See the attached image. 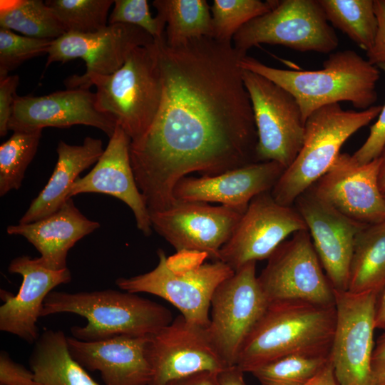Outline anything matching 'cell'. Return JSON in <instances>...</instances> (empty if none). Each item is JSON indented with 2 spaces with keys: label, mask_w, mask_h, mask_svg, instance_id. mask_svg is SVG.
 <instances>
[{
  "label": "cell",
  "mask_w": 385,
  "mask_h": 385,
  "mask_svg": "<svg viewBox=\"0 0 385 385\" xmlns=\"http://www.w3.org/2000/svg\"><path fill=\"white\" fill-rule=\"evenodd\" d=\"M376 297L374 292L335 290L336 325L329 356L339 385H373Z\"/></svg>",
  "instance_id": "obj_12"
},
{
  "label": "cell",
  "mask_w": 385,
  "mask_h": 385,
  "mask_svg": "<svg viewBox=\"0 0 385 385\" xmlns=\"http://www.w3.org/2000/svg\"><path fill=\"white\" fill-rule=\"evenodd\" d=\"M19 83L18 75L0 77V136H5L11 115L12 106Z\"/></svg>",
  "instance_id": "obj_39"
},
{
  "label": "cell",
  "mask_w": 385,
  "mask_h": 385,
  "mask_svg": "<svg viewBox=\"0 0 385 385\" xmlns=\"http://www.w3.org/2000/svg\"><path fill=\"white\" fill-rule=\"evenodd\" d=\"M147 356L152 369L149 385L203 371L227 367L207 328L188 322L181 314L149 336Z\"/></svg>",
  "instance_id": "obj_15"
},
{
  "label": "cell",
  "mask_w": 385,
  "mask_h": 385,
  "mask_svg": "<svg viewBox=\"0 0 385 385\" xmlns=\"http://www.w3.org/2000/svg\"><path fill=\"white\" fill-rule=\"evenodd\" d=\"M163 93L151 125L130 142L137 185L149 212L177 200L187 175H216L257 163V133L232 43L202 37L172 46L155 39Z\"/></svg>",
  "instance_id": "obj_1"
},
{
  "label": "cell",
  "mask_w": 385,
  "mask_h": 385,
  "mask_svg": "<svg viewBox=\"0 0 385 385\" xmlns=\"http://www.w3.org/2000/svg\"><path fill=\"white\" fill-rule=\"evenodd\" d=\"M380 158L359 165L340 153L329 170L311 188L314 194L346 217L363 225L385 220V199L378 174Z\"/></svg>",
  "instance_id": "obj_16"
},
{
  "label": "cell",
  "mask_w": 385,
  "mask_h": 385,
  "mask_svg": "<svg viewBox=\"0 0 385 385\" xmlns=\"http://www.w3.org/2000/svg\"><path fill=\"white\" fill-rule=\"evenodd\" d=\"M232 42L236 50L245 53L261 43L321 53H330L339 45L319 0L279 1L270 11L245 24Z\"/></svg>",
  "instance_id": "obj_8"
},
{
  "label": "cell",
  "mask_w": 385,
  "mask_h": 385,
  "mask_svg": "<svg viewBox=\"0 0 385 385\" xmlns=\"http://www.w3.org/2000/svg\"><path fill=\"white\" fill-rule=\"evenodd\" d=\"M154 41L142 29L124 24H108L88 34L65 33L52 41L46 68L53 62L65 63L80 58L86 65L83 75H110L123 66L136 48Z\"/></svg>",
  "instance_id": "obj_19"
},
{
  "label": "cell",
  "mask_w": 385,
  "mask_h": 385,
  "mask_svg": "<svg viewBox=\"0 0 385 385\" xmlns=\"http://www.w3.org/2000/svg\"><path fill=\"white\" fill-rule=\"evenodd\" d=\"M53 40L31 38L0 27V77L25 61L47 53Z\"/></svg>",
  "instance_id": "obj_35"
},
{
  "label": "cell",
  "mask_w": 385,
  "mask_h": 385,
  "mask_svg": "<svg viewBox=\"0 0 385 385\" xmlns=\"http://www.w3.org/2000/svg\"><path fill=\"white\" fill-rule=\"evenodd\" d=\"M0 384L40 385L31 370L14 361L4 351L0 354Z\"/></svg>",
  "instance_id": "obj_38"
},
{
  "label": "cell",
  "mask_w": 385,
  "mask_h": 385,
  "mask_svg": "<svg viewBox=\"0 0 385 385\" xmlns=\"http://www.w3.org/2000/svg\"><path fill=\"white\" fill-rule=\"evenodd\" d=\"M8 270L19 274L23 281L15 295L1 289L4 304L0 307V330L16 335L28 343L38 338V318L47 295L52 289L71 280L67 268L51 270L38 263L36 258L19 256L11 261Z\"/></svg>",
  "instance_id": "obj_20"
},
{
  "label": "cell",
  "mask_w": 385,
  "mask_h": 385,
  "mask_svg": "<svg viewBox=\"0 0 385 385\" xmlns=\"http://www.w3.org/2000/svg\"><path fill=\"white\" fill-rule=\"evenodd\" d=\"M384 199H385V195H384Z\"/></svg>",
  "instance_id": "obj_47"
},
{
  "label": "cell",
  "mask_w": 385,
  "mask_h": 385,
  "mask_svg": "<svg viewBox=\"0 0 385 385\" xmlns=\"http://www.w3.org/2000/svg\"><path fill=\"white\" fill-rule=\"evenodd\" d=\"M108 24H124L138 26L155 40L165 36L166 22L159 14L152 16L147 0H115Z\"/></svg>",
  "instance_id": "obj_36"
},
{
  "label": "cell",
  "mask_w": 385,
  "mask_h": 385,
  "mask_svg": "<svg viewBox=\"0 0 385 385\" xmlns=\"http://www.w3.org/2000/svg\"><path fill=\"white\" fill-rule=\"evenodd\" d=\"M382 106L344 110L339 103L314 111L305 121L302 148L270 193L280 205L291 206L332 167L344 142L379 115Z\"/></svg>",
  "instance_id": "obj_6"
},
{
  "label": "cell",
  "mask_w": 385,
  "mask_h": 385,
  "mask_svg": "<svg viewBox=\"0 0 385 385\" xmlns=\"http://www.w3.org/2000/svg\"><path fill=\"white\" fill-rule=\"evenodd\" d=\"M242 79L257 128V161H275L287 169L304 142L305 122L299 105L289 92L263 76L242 68Z\"/></svg>",
  "instance_id": "obj_10"
},
{
  "label": "cell",
  "mask_w": 385,
  "mask_h": 385,
  "mask_svg": "<svg viewBox=\"0 0 385 385\" xmlns=\"http://www.w3.org/2000/svg\"><path fill=\"white\" fill-rule=\"evenodd\" d=\"M384 287L385 220L364 226L356 235L346 291L378 294Z\"/></svg>",
  "instance_id": "obj_27"
},
{
  "label": "cell",
  "mask_w": 385,
  "mask_h": 385,
  "mask_svg": "<svg viewBox=\"0 0 385 385\" xmlns=\"http://www.w3.org/2000/svg\"><path fill=\"white\" fill-rule=\"evenodd\" d=\"M68 89L96 88L97 108L110 116L131 142L148 130L159 110L163 85L155 42L136 48L125 63L110 75H73Z\"/></svg>",
  "instance_id": "obj_3"
},
{
  "label": "cell",
  "mask_w": 385,
  "mask_h": 385,
  "mask_svg": "<svg viewBox=\"0 0 385 385\" xmlns=\"http://www.w3.org/2000/svg\"><path fill=\"white\" fill-rule=\"evenodd\" d=\"M72 313L87 320L71 329L73 337L96 342L118 335L148 336L170 324L171 312L135 293L115 289L68 293L52 291L44 300L41 317Z\"/></svg>",
  "instance_id": "obj_5"
},
{
  "label": "cell",
  "mask_w": 385,
  "mask_h": 385,
  "mask_svg": "<svg viewBox=\"0 0 385 385\" xmlns=\"http://www.w3.org/2000/svg\"><path fill=\"white\" fill-rule=\"evenodd\" d=\"M0 385H4V384H0Z\"/></svg>",
  "instance_id": "obj_48"
},
{
  "label": "cell",
  "mask_w": 385,
  "mask_h": 385,
  "mask_svg": "<svg viewBox=\"0 0 385 385\" xmlns=\"http://www.w3.org/2000/svg\"><path fill=\"white\" fill-rule=\"evenodd\" d=\"M256 262L235 271L211 300L207 330L227 366L236 365L243 344L270 305L256 275Z\"/></svg>",
  "instance_id": "obj_11"
},
{
  "label": "cell",
  "mask_w": 385,
  "mask_h": 385,
  "mask_svg": "<svg viewBox=\"0 0 385 385\" xmlns=\"http://www.w3.org/2000/svg\"><path fill=\"white\" fill-rule=\"evenodd\" d=\"M56 152L58 160L50 179L19 220L20 224L38 221L58 210L80 173L96 163L104 150L101 139L86 137L78 145L60 140Z\"/></svg>",
  "instance_id": "obj_25"
},
{
  "label": "cell",
  "mask_w": 385,
  "mask_h": 385,
  "mask_svg": "<svg viewBox=\"0 0 385 385\" xmlns=\"http://www.w3.org/2000/svg\"><path fill=\"white\" fill-rule=\"evenodd\" d=\"M374 323L376 329L385 331V287L377 294Z\"/></svg>",
  "instance_id": "obj_45"
},
{
  "label": "cell",
  "mask_w": 385,
  "mask_h": 385,
  "mask_svg": "<svg viewBox=\"0 0 385 385\" xmlns=\"http://www.w3.org/2000/svg\"><path fill=\"white\" fill-rule=\"evenodd\" d=\"M380 158V165L378 174V183L381 192L385 195V146Z\"/></svg>",
  "instance_id": "obj_46"
},
{
  "label": "cell",
  "mask_w": 385,
  "mask_h": 385,
  "mask_svg": "<svg viewBox=\"0 0 385 385\" xmlns=\"http://www.w3.org/2000/svg\"><path fill=\"white\" fill-rule=\"evenodd\" d=\"M244 371L237 365L227 366L218 373L219 385H246Z\"/></svg>",
  "instance_id": "obj_43"
},
{
  "label": "cell",
  "mask_w": 385,
  "mask_h": 385,
  "mask_svg": "<svg viewBox=\"0 0 385 385\" xmlns=\"http://www.w3.org/2000/svg\"><path fill=\"white\" fill-rule=\"evenodd\" d=\"M153 5L166 22L165 40L175 46L202 37L212 38L210 6L205 0H155Z\"/></svg>",
  "instance_id": "obj_28"
},
{
  "label": "cell",
  "mask_w": 385,
  "mask_h": 385,
  "mask_svg": "<svg viewBox=\"0 0 385 385\" xmlns=\"http://www.w3.org/2000/svg\"><path fill=\"white\" fill-rule=\"evenodd\" d=\"M243 212L199 201L177 200L169 208L150 212L152 228L177 252H190L218 260Z\"/></svg>",
  "instance_id": "obj_13"
},
{
  "label": "cell",
  "mask_w": 385,
  "mask_h": 385,
  "mask_svg": "<svg viewBox=\"0 0 385 385\" xmlns=\"http://www.w3.org/2000/svg\"><path fill=\"white\" fill-rule=\"evenodd\" d=\"M0 27L31 38L55 40L65 31L41 0H0Z\"/></svg>",
  "instance_id": "obj_29"
},
{
  "label": "cell",
  "mask_w": 385,
  "mask_h": 385,
  "mask_svg": "<svg viewBox=\"0 0 385 385\" xmlns=\"http://www.w3.org/2000/svg\"><path fill=\"white\" fill-rule=\"evenodd\" d=\"M149 336L118 335L96 342L68 337V344L72 356L84 369L99 371L106 385H149Z\"/></svg>",
  "instance_id": "obj_23"
},
{
  "label": "cell",
  "mask_w": 385,
  "mask_h": 385,
  "mask_svg": "<svg viewBox=\"0 0 385 385\" xmlns=\"http://www.w3.org/2000/svg\"><path fill=\"white\" fill-rule=\"evenodd\" d=\"M329 355L289 354L251 371L261 385H305L326 366Z\"/></svg>",
  "instance_id": "obj_32"
},
{
  "label": "cell",
  "mask_w": 385,
  "mask_h": 385,
  "mask_svg": "<svg viewBox=\"0 0 385 385\" xmlns=\"http://www.w3.org/2000/svg\"><path fill=\"white\" fill-rule=\"evenodd\" d=\"M218 373L203 371L170 380L163 385H219Z\"/></svg>",
  "instance_id": "obj_42"
},
{
  "label": "cell",
  "mask_w": 385,
  "mask_h": 385,
  "mask_svg": "<svg viewBox=\"0 0 385 385\" xmlns=\"http://www.w3.org/2000/svg\"><path fill=\"white\" fill-rule=\"evenodd\" d=\"M130 142L124 130L117 125L94 168L73 183L68 199L87 192L103 193L118 198L130 208L137 227L148 237L152 233L150 212L134 177Z\"/></svg>",
  "instance_id": "obj_21"
},
{
  "label": "cell",
  "mask_w": 385,
  "mask_h": 385,
  "mask_svg": "<svg viewBox=\"0 0 385 385\" xmlns=\"http://www.w3.org/2000/svg\"><path fill=\"white\" fill-rule=\"evenodd\" d=\"M285 168L275 161L257 162L216 175L185 176L173 189L177 200L217 202L243 212L257 195L271 191Z\"/></svg>",
  "instance_id": "obj_22"
},
{
  "label": "cell",
  "mask_w": 385,
  "mask_h": 385,
  "mask_svg": "<svg viewBox=\"0 0 385 385\" xmlns=\"http://www.w3.org/2000/svg\"><path fill=\"white\" fill-rule=\"evenodd\" d=\"M158 263L151 271L116 279V285L130 293L145 292L164 299L188 322L207 328L213 294L235 271L222 261L179 267L168 262L165 252L157 251Z\"/></svg>",
  "instance_id": "obj_7"
},
{
  "label": "cell",
  "mask_w": 385,
  "mask_h": 385,
  "mask_svg": "<svg viewBox=\"0 0 385 385\" xmlns=\"http://www.w3.org/2000/svg\"><path fill=\"white\" fill-rule=\"evenodd\" d=\"M277 0H214L210 6L212 38L232 43L235 34L247 22L270 11Z\"/></svg>",
  "instance_id": "obj_34"
},
{
  "label": "cell",
  "mask_w": 385,
  "mask_h": 385,
  "mask_svg": "<svg viewBox=\"0 0 385 385\" xmlns=\"http://www.w3.org/2000/svg\"><path fill=\"white\" fill-rule=\"evenodd\" d=\"M378 21L377 33L372 47L366 51L367 61L377 66L385 63V0H374Z\"/></svg>",
  "instance_id": "obj_40"
},
{
  "label": "cell",
  "mask_w": 385,
  "mask_h": 385,
  "mask_svg": "<svg viewBox=\"0 0 385 385\" xmlns=\"http://www.w3.org/2000/svg\"><path fill=\"white\" fill-rule=\"evenodd\" d=\"M373 385H385V332L377 339L371 358Z\"/></svg>",
  "instance_id": "obj_41"
},
{
  "label": "cell",
  "mask_w": 385,
  "mask_h": 385,
  "mask_svg": "<svg viewBox=\"0 0 385 385\" xmlns=\"http://www.w3.org/2000/svg\"><path fill=\"white\" fill-rule=\"evenodd\" d=\"M100 227L98 222L85 217L72 198L53 214L38 221L9 225L6 232L25 237L40 253L36 260L51 270L67 268L69 250L81 239Z\"/></svg>",
  "instance_id": "obj_24"
},
{
  "label": "cell",
  "mask_w": 385,
  "mask_h": 385,
  "mask_svg": "<svg viewBox=\"0 0 385 385\" xmlns=\"http://www.w3.org/2000/svg\"><path fill=\"white\" fill-rule=\"evenodd\" d=\"M65 33L88 34L106 27L113 0H47Z\"/></svg>",
  "instance_id": "obj_33"
},
{
  "label": "cell",
  "mask_w": 385,
  "mask_h": 385,
  "mask_svg": "<svg viewBox=\"0 0 385 385\" xmlns=\"http://www.w3.org/2000/svg\"><path fill=\"white\" fill-rule=\"evenodd\" d=\"M385 73V63L376 66ZM385 146V104L378 115L376 122L371 127L364 143L351 155L359 165L368 163L381 155Z\"/></svg>",
  "instance_id": "obj_37"
},
{
  "label": "cell",
  "mask_w": 385,
  "mask_h": 385,
  "mask_svg": "<svg viewBox=\"0 0 385 385\" xmlns=\"http://www.w3.org/2000/svg\"><path fill=\"white\" fill-rule=\"evenodd\" d=\"M328 22L369 51L377 33L374 0H319Z\"/></svg>",
  "instance_id": "obj_30"
},
{
  "label": "cell",
  "mask_w": 385,
  "mask_h": 385,
  "mask_svg": "<svg viewBox=\"0 0 385 385\" xmlns=\"http://www.w3.org/2000/svg\"><path fill=\"white\" fill-rule=\"evenodd\" d=\"M240 66L289 92L299 105L304 122L314 111L327 105L348 101L366 110L377 100L378 68L352 50L330 53L323 68L317 71L276 68L247 55Z\"/></svg>",
  "instance_id": "obj_2"
},
{
  "label": "cell",
  "mask_w": 385,
  "mask_h": 385,
  "mask_svg": "<svg viewBox=\"0 0 385 385\" xmlns=\"http://www.w3.org/2000/svg\"><path fill=\"white\" fill-rule=\"evenodd\" d=\"M305 385H339L334 376L331 360L317 375Z\"/></svg>",
  "instance_id": "obj_44"
},
{
  "label": "cell",
  "mask_w": 385,
  "mask_h": 385,
  "mask_svg": "<svg viewBox=\"0 0 385 385\" xmlns=\"http://www.w3.org/2000/svg\"><path fill=\"white\" fill-rule=\"evenodd\" d=\"M267 260L257 279L270 304L335 306V290L323 272L307 230L282 242Z\"/></svg>",
  "instance_id": "obj_9"
},
{
  "label": "cell",
  "mask_w": 385,
  "mask_h": 385,
  "mask_svg": "<svg viewBox=\"0 0 385 385\" xmlns=\"http://www.w3.org/2000/svg\"><path fill=\"white\" fill-rule=\"evenodd\" d=\"M336 308L303 302L270 304L248 336L236 365L245 373L289 354L329 355Z\"/></svg>",
  "instance_id": "obj_4"
},
{
  "label": "cell",
  "mask_w": 385,
  "mask_h": 385,
  "mask_svg": "<svg viewBox=\"0 0 385 385\" xmlns=\"http://www.w3.org/2000/svg\"><path fill=\"white\" fill-rule=\"evenodd\" d=\"M74 125L95 127L108 138L117 127L114 120L97 108L95 93L89 89L67 88L41 96L16 95L8 129L34 131Z\"/></svg>",
  "instance_id": "obj_18"
},
{
  "label": "cell",
  "mask_w": 385,
  "mask_h": 385,
  "mask_svg": "<svg viewBox=\"0 0 385 385\" xmlns=\"http://www.w3.org/2000/svg\"><path fill=\"white\" fill-rule=\"evenodd\" d=\"M295 202L330 283L336 291H346L355 239L366 225L343 215L310 188Z\"/></svg>",
  "instance_id": "obj_17"
},
{
  "label": "cell",
  "mask_w": 385,
  "mask_h": 385,
  "mask_svg": "<svg viewBox=\"0 0 385 385\" xmlns=\"http://www.w3.org/2000/svg\"><path fill=\"white\" fill-rule=\"evenodd\" d=\"M42 130L14 131L0 145V196L21 186L28 165L36 153Z\"/></svg>",
  "instance_id": "obj_31"
},
{
  "label": "cell",
  "mask_w": 385,
  "mask_h": 385,
  "mask_svg": "<svg viewBox=\"0 0 385 385\" xmlns=\"http://www.w3.org/2000/svg\"><path fill=\"white\" fill-rule=\"evenodd\" d=\"M270 191L255 197L249 203L218 260L234 271L250 262L268 259L291 234L307 230L299 212L277 202Z\"/></svg>",
  "instance_id": "obj_14"
},
{
  "label": "cell",
  "mask_w": 385,
  "mask_h": 385,
  "mask_svg": "<svg viewBox=\"0 0 385 385\" xmlns=\"http://www.w3.org/2000/svg\"><path fill=\"white\" fill-rule=\"evenodd\" d=\"M29 365L40 385H100L72 356L61 330L47 329L38 337Z\"/></svg>",
  "instance_id": "obj_26"
}]
</instances>
